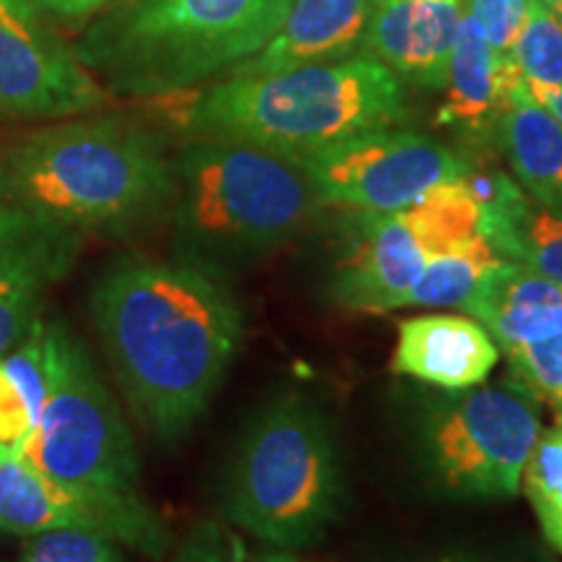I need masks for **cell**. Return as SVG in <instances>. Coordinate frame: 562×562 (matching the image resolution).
I'll use <instances>...</instances> for the list:
<instances>
[{"label":"cell","mask_w":562,"mask_h":562,"mask_svg":"<svg viewBox=\"0 0 562 562\" xmlns=\"http://www.w3.org/2000/svg\"><path fill=\"white\" fill-rule=\"evenodd\" d=\"M42 16L66 21V24H81L91 16H97L102 9H108L112 0H30Z\"/></svg>","instance_id":"f1b7e54d"},{"label":"cell","mask_w":562,"mask_h":562,"mask_svg":"<svg viewBox=\"0 0 562 562\" xmlns=\"http://www.w3.org/2000/svg\"><path fill=\"white\" fill-rule=\"evenodd\" d=\"M539 3L547 5V9H550L554 16L562 21V0H539Z\"/></svg>","instance_id":"1f68e13d"},{"label":"cell","mask_w":562,"mask_h":562,"mask_svg":"<svg viewBox=\"0 0 562 562\" xmlns=\"http://www.w3.org/2000/svg\"><path fill=\"white\" fill-rule=\"evenodd\" d=\"M480 229L482 203L467 178L442 182L402 211L360 214L331 273V297L355 313L398 311L419 271Z\"/></svg>","instance_id":"ba28073f"},{"label":"cell","mask_w":562,"mask_h":562,"mask_svg":"<svg viewBox=\"0 0 562 562\" xmlns=\"http://www.w3.org/2000/svg\"><path fill=\"white\" fill-rule=\"evenodd\" d=\"M70 526L97 529L70 492L47 480L21 453L0 451V533L26 539Z\"/></svg>","instance_id":"ffe728a7"},{"label":"cell","mask_w":562,"mask_h":562,"mask_svg":"<svg viewBox=\"0 0 562 562\" xmlns=\"http://www.w3.org/2000/svg\"><path fill=\"white\" fill-rule=\"evenodd\" d=\"M503 349L562 334V286L513 261H497L461 307Z\"/></svg>","instance_id":"ac0fdd59"},{"label":"cell","mask_w":562,"mask_h":562,"mask_svg":"<svg viewBox=\"0 0 562 562\" xmlns=\"http://www.w3.org/2000/svg\"><path fill=\"white\" fill-rule=\"evenodd\" d=\"M45 364L47 402L21 456L70 492L97 529L159 558L170 533L140 492L136 446L121 404L66 321L45 323Z\"/></svg>","instance_id":"3957f363"},{"label":"cell","mask_w":562,"mask_h":562,"mask_svg":"<svg viewBox=\"0 0 562 562\" xmlns=\"http://www.w3.org/2000/svg\"><path fill=\"white\" fill-rule=\"evenodd\" d=\"M459 3L432 0H372L364 47L375 60L422 89L446 87Z\"/></svg>","instance_id":"5bb4252c"},{"label":"cell","mask_w":562,"mask_h":562,"mask_svg":"<svg viewBox=\"0 0 562 562\" xmlns=\"http://www.w3.org/2000/svg\"><path fill=\"white\" fill-rule=\"evenodd\" d=\"M442 89L446 102L435 123L469 140H484L495 136L497 121L505 108L524 94L526 81L513 58L497 60L476 21L463 16Z\"/></svg>","instance_id":"9a60e30c"},{"label":"cell","mask_w":562,"mask_h":562,"mask_svg":"<svg viewBox=\"0 0 562 562\" xmlns=\"http://www.w3.org/2000/svg\"><path fill=\"white\" fill-rule=\"evenodd\" d=\"M495 136L526 195L562 214V125L524 91L505 108Z\"/></svg>","instance_id":"d6986e66"},{"label":"cell","mask_w":562,"mask_h":562,"mask_svg":"<svg viewBox=\"0 0 562 562\" xmlns=\"http://www.w3.org/2000/svg\"><path fill=\"white\" fill-rule=\"evenodd\" d=\"M110 102L30 0H0V117L66 121Z\"/></svg>","instance_id":"8fae6325"},{"label":"cell","mask_w":562,"mask_h":562,"mask_svg":"<svg viewBox=\"0 0 562 562\" xmlns=\"http://www.w3.org/2000/svg\"><path fill=\"white\" fill-rule=\"evenodd\" d=\"M406 121L398 76L372 55L307 63L273 74H232L191 97L182 128L302 159Z\"/></svg>","instance_id":"277c9868"},{"label":"cell","mask_w":562,"mask_h":562,"mask_svg":"<svg viewBox=\"0 0 562 562\" xmlns=\"http://www.w3.org/2000/svg\"><path fill=\"white\" fill-rule=\"evenodd\" d=\"M524 490L529 497L544 539L562 552V419L539 432L524 467Z\"/></svg>","instance_id":"7402d4cb"},{"label":"cell","mask_w":562,"mask_h":562,"mask_svg":"<svg viewBox=\"0 0 562 562\" xmlns=\"http://www.w3.org/2000/svg\"><path fill=\"white\" fill-rule=\"evenodd\" d=\"M467 5L469 16L476 21L495 58H513V45L529 16L531 0H467Z\"/></svg>","instance_id":"4316f807"},{"label":"cell","mask_w":562,"mask_h":562,"mask_svg":"<svg viewBox=\"0 0 562 562\" xmlns=\"http://www.w3.org/2000/svg\"><path fill=\"white\" fill-rule=\"evenodd\" d=\"M89 307L138 425L161 442L186 438L243 341V311L222 273L123 258L97 279Z\"/></svg>","instance_id":"6da1fadb"},{"label":"cell","mask_w":562,"mask_h":562,"mask_svg":"<svg viewBox=\"0 0 562 562\" xmlns=\"http://www.w3.org/2000/svg\"><path fill=\"white\" fill-rule=\"evenodd\" d=\"M467 182L482 203L480 232L497 256L562 286V214L501 172H469Z\"/></svg>","instance_id":"2e32d148"},{"label":"cell","mask_w":562,"mask_h":562,"mask_svg":"<svg viewBox=\"0 0 562 562\" xmlns=\"http://www.w3.org/2000/svg\"><path fill=\"white\" fill-rule=\"evenodd\" d=\"M292 0H112L74 53L125 97H175L263 50Z\"/></svg>","instance_id":"5b68a950"},{"label":"cell","mask_w":562,"mask_h":562,"mask_svg":"<svg viewBox=\"0 0 562 562\" xmlns=\"http://www.w3.org/2000/svg\"><path fill=\"white\" fill-rule=\"evenodd\" d=\"M165 140L125 117H79L19 138L0 157V203L79 235L136 229L170 209Z\"/></svg>","instance_id":"7a4b0ae2"},{"label":"cell","mask_w":562,"mask_h":562,"mask_svg":"<svg viewBox=\"0 0 562 562\" xmlns=\"http://www.w3.org/2000/svg\"><path fill=\"white\" fill-rule=\"evenodd\" d=\"M422 562H495V560L476 558V554H438V558L422 560Z\"/></svg>","instance_id":"4dcf8cb0"},{"label":"cell","mask_w":562,"mask_h":562,"mask_svg":"<svg viewBox=\"0 0 562 562\" xmlns=\"http://www.w3.org/2000/svg\"><path fill=\"white\" fill-rule=\"evenodd\" d=\"M501 261L482 232L435 256L402 297V307H463L487 271Z\"/></svg>","instance_id":"44dd1931"},{"label":"cell","mask_w":562,"mask_h":562,"mask_svg":"<svg viewBox=\"0 0 562 562\" xmlns=\"http://www.w3.org/2000/svg\"><path fill=\"white\" fill-rule=\"evenodd\" d=\"M526 91H529V97L537 104H542V108L550 112L562 125V87H542V83H526Z\"/></svg>","instance_id":"f546056e"},{"label":"cell","mask_w":562,"mask_h":562,"mask_svg":"<svg viewBox=\"0 0 562 562\" xmlns=\"http://www.w3.org/2000/svg\"><path fill=\"white\" fill-rule=\"evenodd\" d=\"M510 55L526 83L562 87V21L539 0H531Z\"/></svg>","instance_id":"603a6c76"},{"label":"cell","mask_w":562,"mask_h":562,"mask_svg":"<svg viewBox=\"0 0 562 562\" xmlns=\"http://www.w3.org/2000/svg\"><path fill=\"white\" fill-rule=\"evenodd\" d=\"M542 432L539 402L518 389L474 385L440 398L422 427L427 472L461 497H513Z\"/></svg>","instance_id":"9c48e42d"},{"label":"cell","mask_w":562,"mask_h":562,"mask_svg":"<svg viewBox=\"0 0 562 562\" xmlns=\"http://www.w3.org/2000/svg\"><path fill=\"white\" fill-rule=\"evenodd\" d=\"M323 206L389 214L472 172L467 157L412 131H370L297 159Z\"/></svg>","instance_id":"30bf717a"},{"label":"cell","mask_w":562,"mask_h":562,"mask_svg":"<svg viewBox=\"0 0 562 562\" xmlns=\"http://www.w3.org/2000/svg\"><path fill=\"white\" fill-rule=\"evenodd\" d=\"M170 562H294L284 552L258 554L250 552L240 537L216 524H201L188 533Z\"/></svg>","instance_id":"484cf974"},{"label":"cell","mask_w":562,"mask_h":562,"mask_svg":"<svg viewBox=\"0 0 562 562\" xmlns=\"http://www.w3.org/2000/svg\"><path fill=\"white\" fill-rule=\"evenodd\" d=\"M19 562H125L121 547L100 529H53L26 537Z\"/></svg>","instance_id":"cb8c5ba5"},{"label":"cell","mask_w":562,"mask_h":562,"mask_svg":"<svg viewBox=\"0 0 562 562\" xmlns=\"http://www.w3.org/2000/svg\"><path fill=\"white\" fill-rule=\"evenodd\" d=\"M347 482L331 419L286 391L248 422L222 484L224 518L281 552L318 544L339 521Z\"/></svg>","instance_id":"52a82bcc"},{"label":"cell","mask_w":562,"mask_h":562,"mask_svg":"<svg viewBox=\"0 0 562 562\" xmlns=\"http://www.w3.org/2000/svg\"><path fill=\"white\" fill-rule=\"evenodd\" d=\"M5 375L16 385L21 398L30 406L34 427L47 402V364H45V321H37L32 331L0 360Z\"/></svg>","instance_id":"d4e9b609"},{"label":"cell","mask_w":562,"mask_h":562,"mask_svg":"<svg viewBox=\"0 0 562 562\" xmlns=\"http://www.w3.org/2000/svg\"><path fill=\"white\" fill-rule=\"evenodd\" d=\"M497 360L501 349L480 321L427 313L396 326L391 370L442 391H467L487 381Z\"/></svg>","instance_id":"4fadbf2b"},{"label":"cell","mask_w":562,"mask_h":562,"mask_svg":"<svg viewBox=\"0 0 562 562\" xmlns=\"http://www.w3.org/2000/svg\"><path fill=\"white\" fill-rule=\"evenodd\" d=\"M83 235L0 203V360L40 321L45 294L74 269Z\"/></svg>","instance_id":"7c38bea8"},{"label":"cell","mask_w":562,"mask_h":562,"mask_svg":"<svg viewBox=\"0 0 562 562\" xmlns=\"http://www.w3.org/2000/svg\"><path fill=\"white\" fill-rule=\"evenodd\" d=\"M432 3H459V0H432Z\"/></svg>","instance_id":"d6a6232c"},{"label":"cell","mask_w":562,"mask_h":562,"mask_svg":"<svg viewBox=\"0 0 562 562\" xmlns=\"http://www.w3.org/2000/svg\"><path fill=\"white\" fill-rule=\"evenodd\" d=\"M34 432L30 406L3 368H0V451L21 453Z\"/></svg>","instance_id":"83f0119b"},{"label":"cell","mask_w":562,"mask_h":562,"mask_svg":"<svg viewBox=\"0 0 562 562\" xmlns=\"http://www.w3.org/2000/svg\"><path fill=\"white\" fill-rule=\"evenodd\" d=\"M321 209L300 161L261 146L193 138L172 157L175 258L222 277L294 240Z\"/></svg>","instance_id":"8992f818"},{"label":"cell","mask_w":562,"mask_h":562,"mask_svg":"<svg viewBox=\"0 0 562 562\" xmlns=\"http://www.w3.org/2000/svg\"><path fill=\"white\" fill-rule=\"evenodd\" d=\"M370 9L372 0H292L263 50L232 68V74H273L347 58L364 37Z\"/></svg>","instance_id":"e0dca14e"}]
</instances>
